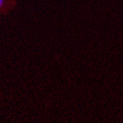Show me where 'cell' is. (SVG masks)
<instances>
[{
    "label": "cell",
    "instance_id": "6da1fadb",
    "mask_svg": "<svg viewBox=\"0 0 123 123\" xmlns=\"http://www.w3.org/2000/svg\"><path fill=\"white\" fill-rule=\"evenodd\" d=\"M4 2H5V0H0V7L4 5Z\"/></svg>",
    "mask_w": 123,
    "mask_h": 123
}]
</instances>
